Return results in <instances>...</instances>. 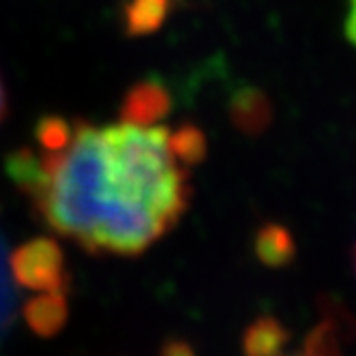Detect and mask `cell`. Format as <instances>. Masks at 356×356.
I'll return each mask as SVG.
<instances>
[{
  "instance_id": "6da1fadb",
  "label": "cell",
  "mask_w": 356,
  "mask_h": 356,
  "mask_svg": "<svg viewBox=\"0 0 356 356\" xmlns=\"http://www.w3.org/2000/svg\"><path fill=\"white\" fill-rule=\"evenodd\" d=\"M159 124L73 122L65 148H17L7 174L35 215L88 253L140 256L189 204V178Z\"/></svg>"
},
{
  "instance_id": "7a4b0ae2",
  "label": "cell",
  "mask_w": 356,
  "mask_h": 356,
  "mask_svg": "<svg viewBox=\"0 0 356 356\" xmlns=\"http://www.w3.org/2000/svg\"><path fill=\"white\" fill-rule=\"evenodd\" d=\"M9 273L13 284L33 292H67L71 284L63 249L49 236H37L17 247L9 256Z\"/></svg>"
},
{
  "instance_id": "3957f363",
  "label": "cell",
  "mask_w": 356,
  "mask_h": 356,
  "mask_svg": "<svg viewBox=\"0 0 356 356\" xmlns=\"http://www.w3.org/2000/svg\"><path fill=\"white\" fill-rule=\"evenodd\" d=\"M172 110V95L157 80H142L127 90L120 104V120L129 124H159Z\"/></svg>"
},
{
  "instance_id": "277c9868",
  "label": "cell",
  "mask_w": 356,
  "mask_h": 356,
  "mask_svg": "<svg viewBox=\"0 0 356 356\" xmlns=\"http://www.w3.org/2000/svg\"><path fill=\"white\" fill-rule=\"evenodd\" d=\"M22 318L35 335H39L43 339L56 337L69 320L67 292H63V290L39 292L35 298H31L26 305H24Z\"/></svg>"
},
{
  "instance_id": "5b68a950",
  "label": "cell",
  "mask_w": 356,
  "mask_h": 356,
  "mask_svg": "<svg viewBox=\"0 0 356 356\" xmlns=\"http://www.w3.org/2000/svg\"><path fill=\"white\" fill-rule=\"evenodd\" d=\"M232 122L245 134H258L270 120V106L256 88H243L230 101Z\"/></svg>"
},
{
  "instance_id": "8992f818",
  "label": "cell",
  "mask_w": 356,
  "mask_h": 356,
  "mask_svg": "<svg viewBox=\"0 0 356 356\" xmlns=\"http://www.w3.org/2000/svg\"><path fill=\"white\" fill-rule=\"evenodd\" d=\"M253 249H256L258 260L270 268H282L290 264L296 253L292 234L284 225H277V223H266L264 227H260L256 243H253Z\"/></svg>"
},
{
  "instance_id": "52a82bcc",
  "label": "cell",
  "mask_w": 356,
  "mask_h": 356,
  "mask_svg": "<svg viewBox=\"0 0 356 356\" xmlns=\"http://www.w3.org/2000/svg\"><path fill=\"white\" fill-rule=\"evenodd\" d=\"M170 13V0H129L124 5V31L129 37L157 33Z\"/></svg>"
},
{
  "instance_id": "ba28073f",
  "label": "cell",
  "mask_w": 356,
  "mask_h": 356,
  "mask_svg": "<svg viewBox=\"0 0 356 356\" xmlns=\"http://www.w3.org/2000/svg\"><path fill=\"white\" fill-rule=\"evenodd\" d=\"M290 341L288 328L275 318H260L253 322L243 337V350L251 356L279 354Z\"/></svg>"
},
{
  "instance_id": "9c48e42d",
  "label": "cell",
  "mask_w": 356,
  "mask_h": 356,
  "mask_svg": "<svg viewBox=\"0 0 356 356\" xmlns=\"http://www.w3.org/2000/svg\"><path fill=\"white\" fill-rule=\"evenodd\" d=\"M168 142L172 155L183 165H195L207 157V138L193 124H181L176 131H170Z\"/></svg>"
},
{
  "instance_id": "30bf717a",
  "label": "cell",
  "mask_w": 356,
  "mask_h": 356,
  "mask_svg": "<svg viewBox=\"0 0 356 356\" xmlns=\"http://www.w3.org/2000/svg\"><path fill=\"white\" fill-rule=\"evenodd\" d=\"M15 302H17V294L13 290V279H11V273H9L7 245L3 241V234H0V341L5 339L7 330L13 324Z\"/></svg>"
},
{
  "instance_id": "8fae6325",
  "label": "cell",
  "mask_w": 356,
  "mask_h": 356,
  "mask_svg": "<svg viewBox=\"0 0 356 356\" xmlns=\"http://www.w3.org/2000/svg\"><path fill=\"white\" fill-rule=\"evenodd\" d=\"M35 134H37V144L43 152L60 150L71 140L73 122H69L63 116H43L35 127Z\"/></svg>"
},
{
  "instance_id": "7c38bea8",
  "label": "cell",
  "mask_w": 356,
  "mask_h": 356,
  "mask_svg": "<svg viewBox=\"0 0 356 356\" xmlns=\"http://www.w3.org/2000/svg\"><path fill=\"white\" fill-rule=\"evenodd\" d=\"M346 37L356 47V0H348V17H346Z\"/></svg>"
},
{
  "instance_id": "4fadbf2b",
  "label": "cell",
  "mask_w": 356,
  "mask_h": 356,
  "mask_svg": "<svg viewBox=\"0 0 356 356\" xmlns=\"http://www.w3.org/2000/svg\"><path fill=\"white\" fill-rule=\"evenodd\" d=\"M161 352L168 354V356H172V354H191V346L185 343V341H170L168 346H163Z\"/></svg>"
},
{
  "instance_id": "5bb4252c",
  "label": "cell",
  "mask_w": 356,
  "mask_h": 356,
  "mask_svg": "<svg viewBox=\"0 0 356 356\" xmlns=\"http://www.w3.org/2000/svg\"><path fill=\"white\" fill-rule=\"evenodd\" d=\"M7 118V92L3 88V80H0V122Z\"/></svg>"
},
{
  "instance_id": "9a60e30c",
  "label": "cell",
  "mask_w": 356,
  "mask_h": 356,
  "mask_svg": "<svg viewBox=\"0 0 356 356\" xmlns=\"http://www.w3.org/2000/svg\"><path fill=\"white\" fill-rule=\"evenodd\" d=\"M354 266H356V251H354Z\"/></svg>"
}]
</instances>
